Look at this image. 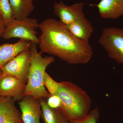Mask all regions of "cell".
Segmentation results:
<instances>
[{
  "mask_svg": "<svg viewBox=\"0 0 123 123\" xmlns=\"http://www.w3.org/2000/svg\"><path fill=\"white\" fill-rule=\"evenodd\" d=\"M42 33L38 37L40 50L56 56L70 64L87 63L93 55L89 42L73 35L64 24L48 18L40 24Z\"/></svg>",
  "mask_w": 123,
  "mask_h": 123,
  "instance_id": "cell-1",
  "label": "cell"
},
{
  "mask_svg": "<svg viewBox=\"0 0 123 123\" xmlns=\"http://www.w3.org/2000/svg\"><path fill=\"white\" fill-rule=\"evenodd\" d=\"M56 95L61 101L59 111L69 122L83 118L88 115L92 100L85 91L69 81L60 82Z\"/></svg>",
  "mask_w": 123,
  "mask_h": 123,
  "instance_id": "cell-2",
  "label": "cell"
},
{
  "mask_svg": "<svg viewBox=\"0 0 123 123\" xmlns=\"http://www.w3.org/2000/svg\"><path fill=\"white\" fill-rule=\"evenodd\" d=\"M37 44L31 43L30 49L31 53V65L24 96H31L36 99H47L50 96L44 85L46 68L55 61L53 56L43 57L37 50Z\"/></svg>",
  "mask_w": 123,
  "mask_h": 123,
  "instance_id": "cell-3",
  "label": "cell"
},
{
  "mask_svg": "<svg viewBox=\"0 0 123 123\" xmlns=\"http://www.w3.org/2000/svg\"><path fill=\"white\" fill-rule=\"evenodd\" d=\"M39 25L35 18L28 17L22 20L14 19L6 27L2 37L5 39L19 38L38 44V32L36 30Z\"/></svg>",
  "mask_w": 123,
  "mask_h": 123,
  "instance_id": "cell-4",
  "label": "cell"
},
{
  "mask_svg": "<svg viewBox=\"0 0 123 123\" xmlns=\"http://www.w3.org/2000/svg\"><path fill=\"white\" fill-rule=\"evenodd\" d=\"M98 42L107 52L108 57L119 63H123V29L105 28Z\"/></svg>",
  "mask_w": 123,
  "mask_h": 123,
  "instance_id": "cell-5",
  "label": "cell"
},
{
  "mask_svg": "<svg viewBox=\"0 0 123 123\" xmlns=\"http://www.w3.org/2000/svg\"><path fill=\"white\" fill-rule=\"evenodd\" d=\"M31 61L29 48L17 55L0 69L3 75L12 76L26 84Z\"/></svg>",
  "mask_w": 123,
  "mask_h": 123,
  "instance_id": "cell-6",
  "label": "cell"
},
{
  "mask_svg": "<svg viewBox=\"0 0 123 123\" xmlns=\"http://www.w3.org/2000/svg\"><path fill=\"white\" fill-rule=\"evenodd\" d=\"M26 84L10 75H3L0 79V97L20 101Z\"/></svg>",
  "mask_w": 123,
  "mask_h": 123,
  "instance_id": "cell-7",
  "label": "cell"
},
{
  "mask_svg": "<svg viewBox=\"0 0 123 123\" xmlns=\"http://www.w3.org/2000/svg\"><path fill=\"white\" fill-rule=\"evenodd\" d=\"M18 104L23 123H41L42 108L39 99L26 95L23 97Z\"/></svg>",
  "mask_w": 123,
  "mask_h": 123,
  "instance_id": "cell-8",
  "label": "cell"
},
{
  "mask_svg": "<svg viewBox=\"0 0 123 123\" xmlns=\"http://www.w3.org/2000/svg\"><path fill=\"white\" fill-rule=\"evenodd\" d=\"M84 5L83 2H80L68 6L61 0L54 4V13L59 18L60 21L66 25L84 16Z\"/></svg>",
  "mask_w": 123,
  "mask_h": 123,
  "instance_id": "cell-9",
  "label": "cell"
},
{
  "mask_svg": "<svg viewBox=\"0 0 123 123\" xmlns=\"http://www.w3.org/2000/svg\"><path fill=\"white\" fill-rule=\"evenodd\" d=\"M32 42L20 39L14 43H5L0 46V69L23 51L30 47Z\"/></svg>",
  "mask_w": 123,
  "mask_h": 123,
  "instance_id": "cell-10",
  "label": "cell"
},
{
  "mask_svg": "<svg viewBox=\"0 0 123 123\" xmlns=\"http://www.w3.org/2000/svg\"><path fill=\"white\" fill-rule=\"evenodd\" d=\"M14 100L0 97V123H23L21 111Z\"/></svg>",
  "mask_w": 123,
  "mask_h": 123,
  "instance_id": "cell-11",
  "label": "cell"
},
{
  "mask_svg": "<svg viewBox=\"0 0 123 123\" xmlns=\"http://www.w3.org/2000/svg\"><path fill=\"white\" fill-rule=\"evenodd\" d=\"M97 6L100 16L105 19H115L123 15V0H101Z\"/></svg>",
  "mask_w": 123,
  "mask_h": 123,
  "instance_id": "cell-12",
  "label": "cell"
},
{
  "mask_svg": "<svg viewBox=\"0 0 123 123\" xmlns=\"http://www.w3.org/2000/svg\"><path fill=\"white\" fill-rule=\"evenodd\" d=\"M66 26L73 35L86 42H89L93 31L91 23L84 15Z\"/></svg>",
  "mask_w": 123,
  "mask_h": 123,
  "instance_id": "cell-13",
  "label": "cell"
},
{
  "mask_svg": "<svg viewBox=\"0 0 123 123\" xmlns=\"http://www.w3.org/2000/svg\"><path fill=\"white\" fill-rule=\"evenodd\" d=\"M38 99L42 106V117L44 123H70L59 111L49 105L46 98Z\"/></svg>",
  "mask_w": 123,
  "mask_h": 123,
  "instance_id": "cell-14",
  "label": "cell"
},
{
  "mask_svg": "<svg viewBox=\"0 0 123 123\" xmlns=\"http://www.w3.org/2000/svg\"><path fill=\"white\" fill-rule=\"evenodd\" d=\"M35 0H9L14 19L22 20L29 17L34 11Z\"/></svg>",
  "mask_w": 123,
  "mask_h": 123,
  "instance_id": "cell-15",
  "label": "cell"
},
{
  "mask_svg": "<svg viewBox=\"0 0 123 123\" xmlns=\"http://www.w3.org/2000/svg\"><path fill=\"white\" fill-rule=\"evenodd\" d=\"M0 15L4 20L6 27L14 20L9 0H0Z\"/></svg>",
  "mask_w": 123,
  "mask_h": 123,
  "instance_id": "cell-16",
  "label": "cell"
},
{
  "mask_svg": "<svg viewBox=\"0 0 123 123\" xmlns=\"http://www.w3.org/2000/svg\"><path fill=\"white\" fill-rule=\"evenodd\" d=\"M44 85L50 95H56L60 86V82L55 80L47 73L44 76Z\"/></svg>",
  "mask_w": 123,
  "mask_h": 123,
  "instance_id": "cell-17",
  "label": "cell"
},
{
  "mask_svg": "<svg viewBox=\"0 0 123 123\" xmlns=\"http://www.w3.org/2000/svg\"><path fill=\"white\" fill-rule=\"evenodd\" d=\"M99 110L97 108L90 111L83 118L70 122V123H97L99 120Z\"/></svg>",
  "mask_w": 123,
  "mask_h": 123,
  "instance_id": "cell-18",
  "label": "cell"
},
{
  "mask_svg": "<svg viewBox=\"0 0 123 123\" xmlns=\"http://www.w3.org/2000/svg\"><path fill=\"white\" fill-rule=\"evenodd\" d=\"M47 103L50 107L59 110L60 106L61 101L57 95H50L47 99Z\"/></svg>",
  "mask_w": 123,
  "mask_h": 123,
  "instance_id": "cell-19",
  "label": "cell"
},
{
  "mask_svg": "<svg viewBox=\"0 0 123 123\" xmlns=\"http://www.w3.org/2000/svg\"><path fill=\"white\" fill-rule=\"evenodd\" d=\"M6 27V24L4 20L0 15V38L2 37Z\"/></svg>",
  "mask_w": 123,
  "mask_h": 123,
  "instance_id": "cell-20",
  "label": "cell"
},
{
  "mask_svg": "<svg viewBox=\"0 0 123 123\" xmlns=\"http://www.w3.org/2000/svg\"><path fill=\"white\" fill-rule=\"evenodd\" d=\"M2 73L1 70L0 69V79L1 78V77L2 76Z\"/></svg>",
  "mask_w": 123,
  "mask_h": 123,
  "instance_id": "cell-21",
  "label": "cell"
}]
</instances>
